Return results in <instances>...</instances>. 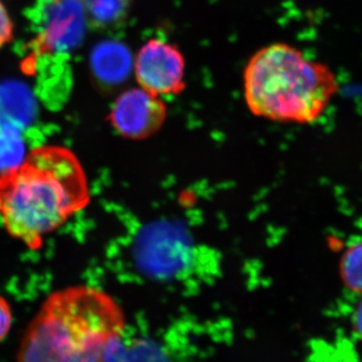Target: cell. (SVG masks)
<instances>
[{"label": "cell", "instance_id": "1", "mask_svg": "<svg viewBox=\"0 0 362 362\" xmlns=\"http://www.w3.org/2000/svg\"><path fill=\"white\" fill-rule=\"evenodd\" d=\"M89 202L84 168L66 147H35L18 168L0 175V221L30 250Z\"/></svg>", "mask_w": 362, "mask_h": 362}, {"label": "cell", "instance_id": "2", "mask_svg": "<svg viewBox=\"0 0 362 362\" xmlns=\"http://www.w3.org/2000/svg\"><path fill=\"white\" fill-rule=\"evenodd\" d=\"M124 327L122 309L107 293L89 286L59 290L28 325L16 362H102Z\"/></svg>", "mask_w": 362, "mask_h": 362}, {"label": "cell", "instance_id": "3", "mask_svg": "<svg viewBox=\"0 0 362 362\" xmlns=\"http://www.w3.org/2000/svg\"><path fill=\"white\" fill-rule=\"evenodd\" d=\"M338 92L339 82L329 66L286 42L258 49L244 70L247 108L274 122L315 123Z\"/></svg>", "mask_w": 362, "mask_h": 362}, {"label": "cell", "instance_id": "4", "mask_svg": "<svg viewBox=\"0 0 362 362\" xmlns=\"http://www.w3.org/2000/svg\"><path fill=\"white\" fill-rule=\"evenodd\" d=\"M37 18L39 33L30 45L33 58L68 54L84 39V0H42Z\"/></svg>", "mask_w": 362, "mask_h": 362}, {"label": "cell", "instance_id": "5", "mask_svg": "<svg viewBox=\"0 0 362 362\" xmlns=\"http://www.w3.org/2000/svg\"><path fill=\"white\" fill-rule=\"evenodd\" d=\"M185 56L177 45L150 39L136 56L134 74L138 86L156 96H176L187 88Z\"/></svg>", "mask_w": 362, "mask_h": 362}, {"label": "cell", "instance_id": "6", "mask_svg": "<svg viewBox=\"0 0 362 362\" xmlns=\"http://www.w3.org/2000/svg\"><path fill=\"white\" fill-rule=\"evenodd\" d=\"M168 118L161 97L138 88L124 90L112 105L108 121L124 138L144 140L156 134Z\"/></svg>", "mask_w": 362, "mask_h": 362}, {"label": "cell", "instance_id": "7", "mask_svg": "<svg viewBox=\"0 0 362 362\" xmlns=\"http://www.w3.org/2000/svg\"><path fill=\"white\" fill-rule=\"evenodd\" d=\"M37 114V102L28 86L16 80L0 83V127L7 126L23 132Z\"/></svg>", "mask_w": 362, "mask_h": 362}, {"label": "cell", "instance_id": "8", "mask_svg": "<svg viewBox=\"0 0 362 362\" xmlns=\"http://www.w3.org/2000/svg\"><path fill=\"white\" fill-rule=\"evenodd\" d=\"M129 54L116 42H101L90 54V68L99 82L114 85L123 80L129 70Z\"/></svg>", "mask_w": 362, "mask_h": 362}, {"label": "cell", "instance_id": "9", "mask_svg": "<svg viewBox=\"0 0 362 362\" xmlns=\"http://www.w3.org/2000/svg\"><path fill=\"white\" fill-rule=\"evenodd\" d=\"M26 156L23 132L13 127H0V175L18 168Z\"/></svg>", "mask_w": 362, "mask_h": 362}, {"label": "cell", "instance_id": "10", "mask_svg": "<svg viewBox=\"0 0 362 362\" xmlns=\"http://www.w3.org/2000/svg\"><path fill=\"white\" fill-rule=\"evenodd\" d=\"M339 274L349 291L362 295V240L352 244L343 254Z\"/></svg>", "mask_w": 362, "mask_h": 362}, {"label": "cell", "instance_id": "11", "mask_svg": "<svg viewBox=\"0 0 362 362\" xmlns=\"http://www.w3.org/2000/svg\"><path fill=\"white\" fill-rule=\"evenodd\" d=\"M88 8L90 16L98 23H108L118 13V0H89Z\"/></svg>", "mask_w": 362, "mask_h": 362}, {"label": "cell", "instance_id": "12", "mask_svg": "<svg viewBox=\"0 0 362 362\" xmlns=\"http://www.w3.org/2000/svg\"><path fill=\"white\" fill-rule=\"evenodd\" d=\"M13 325V311L6 298L0 296V342L4 341Z\"/></svg>", "mask_w": 362, "mask_h": 362}, {"label": "cell", "instance_id": "13", "mask_svg": "<svg viewBox=\"0 0 362 362\" xmlns=\"http://www.w3.org/2000/svg\"><path fill=\"white\" fill-rule=\"evenodd\" d=\"M13 25L6 7L0 0V47L13 39Z\"/></svg>", "mask_w": 362, "mask_h": 362}, {"label": "cell", "instance_id": "14", "mask_svg": "<svg viewBox=\"0 0 362 362\" xmlns=\"http://www.w3.org/2000/svg\"><path fill=\"white\" fill-rule=\"evenodd\" d=\"M352 325L357 337L362 341V300L361 303L357 305L356 310L352 315Z\"/></svg>", "mask_w": 362, "mask_h": 362}]
</instances>
